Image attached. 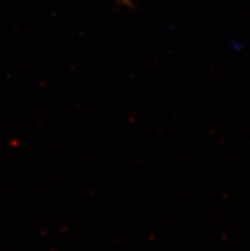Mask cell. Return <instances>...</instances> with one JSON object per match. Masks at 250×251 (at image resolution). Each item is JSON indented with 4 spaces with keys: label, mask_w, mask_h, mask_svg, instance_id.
Masks as SVG:
<instances>
[{
    "label": "cell",
    "mask_w": 250,
    "mask_h": 251,
    "mask_svg": "<svg viewBox=\"0 0 250 251\" xmlns=\"http://www.w3.org/2000/svg\"><path fill=\"white\" fill-rule=\"evenodd\" d=\"M117 3H120L121 5H125V6H130V0H116Z\"/></svg>",
    "instance_id": "cell-1"
}]
</instances>
